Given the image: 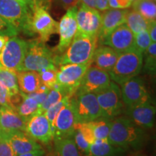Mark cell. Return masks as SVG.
I'll return each instance as SVG.
<instances>
[{"label":"cell","instance_id":"6da1fadb","mask_svg":"<svg viewBox=\"0 0 156 156\" xmlns=\"http://www.w3.org/2000/svg\"><path fill=\"white\" fill-rule=\"evenodd\" d=\"M145 137L144 129L126 116H117L112 120L108 141L115 147L125 151L141 147Z\"/></svg>","mask_w":156,"mask_h":156},{"label":"cell","instance_id":"7a4b0ae2","mask_svg":"<svg viewBox=\"0 0 156 156\" xmlns=\"http://www.w3.org/2000/svg\"><path fill=\"white\" fill-rule=\"evenodd\" d=\"M98 38L76 33L75 38L62 56H56V64H90L96 49Z\"/></svg>","mask_w":156,"mask_h":156},{"label":"cell","instance_id":"3957f363","mask_svg":"<svg viewBox=\"0 0 156 156\" xmlns=\"http://www.w3.org/2000/svg\"><path fill=\"white\" fill-rule=\"evenodd\" d=\"M56 56L42 41H30L28 42L27 51L20 71H35L38 73L46 68L57 69Z\"/></svg>","mask_w":156,"mask_h":156},{"label":"cell","instance_id":"277c9868","mask_svg":"<svg viewBox=\"0 0 156 156\" xmlns=\"http://www.w3.org/2000/svg\"><path fill=\"white\" fill-rule=\"evenodd\" d=\"M142 66L143 54L133 50L120 54L108 74L113 82L121 85L139 75Z\"/></svg>","mask_w":156,"mask_h":156},{"label":"cell","instance_id":"5b68a950","mask_svg":"<svg viewBox=\"0 0 156 156\" xmlns=\"http://www.w3.org/2000/svg\"><path fill=\"white\" fill-rule=\"evenodd\" d=\"M0 17L19 31L30 33L31 12L25 3L19 0H0Z\"/></svg>","mask_w":156,"mask_h":156},{"label":"cell","instance_id":"8992f818","mask_svg":"<svg viewBox=\"0 0 156 156\" xmlns=\"http://www.w3.org/2000/svg\"><path fill=\"white\" fill-rule=\"evenodd\" d=\"M95 95L102 118L113 120L124 112V105L122 99L121 89L114 82H111L108 87Z\"/></svg>","mask_w":156,"mask_h":156},{"label":"cell","instance_id":"52a82bcc","mask_svg":"<svg viewBox=\"0 0 156 156\" xmlns=\"http://www.w3.org/2000/svg\"><path fill=\"white\" fill-rule=\"evenodd\" d=\"M90 64H68L62 65L56 73L58 88L64 95L73 96L79 87L85 72Z\"/></svg>","mask_w":156,"mask_h":156},{"label":"cell","instance_id":"ba28073f","mask_svg":"<svg viewBox=\"0 0 156 156\" xmlns=\"http://www.w3.org/2000/svg\"><path fill=\"white\" fill-rule=\"evenodd\" d=\"M28 48V42L17 36L9 38L0 52V67L19 72Z\"/></svg>","mask_w":156,"mask_h":156},{"label":"cell","instance_id":"9c48e42d","mask_svg":"<svg viewBox=\"0 0 156 156\" xmlns=\"http://www.w3.org/2000/svg\"><path fill=\"white\" fill-rule=\"evenodd\" d=\"M76 124L77 121L73 96L56 116L53 126V140L73 137Z\"/></svg>","mask_w":156,"mask_h":156},{"label":"cell","instance_id":"30bf717a","mask_svg":"<svg viewBox=\"0 0 156 156\" xmlns=\"http://www.w3.org/2000/svg\"><path fill=\"white\" fill-rule=\"evenodd\" d=\"M73 99L77 124L93 122L101 117V108L95 93L73 95Z\"/></svg>","mask_w":156,"mask_h":156},{"label":"cell","instance_id":"8fae6325","mask_svg":"<svg viewBox=\"0 0 156 156\" xmlns=\"http://www.w3.org/2000/svg\"><path fill=\"white\" fill-rule=\"evenodd\" d=\"M77 34L98 38L101 24V15L96 9L81 3L76 15Z\"/></svg>","mask_w":156,"mask_h":156},{"label":"cell","instance_id":"7c38bea8","mask_svg":"<svg viewBox=\"0 0 156 156\" xmlns=\"http://www.w3.org/2000/svg\"><path fill=\"white\" fill-rule=\"evenodd\" d=\"M58 25L47 9L38 7L31 12L30 31L39 34L43 42L47 41L51 35L57 33Z\"/></svg>","mask_w":156,"mask_h":156},{"label":"cell","instance_id":"4fadbf2b","mask_svg":"<svg viewBox=\"0 0 156 156\" xmlns=\"http://www.w3.org/2000/svg\"><path fill=\"white\" fill-rule=\"evenodd\" d=\"M111 82L112 81L108 72L90 65L85 72L74 95L87 93L95 94L108 87Z\"/></svg>","mask_w":156,"mask_h":156},{"label":"cell","instance_id":"5bb4252c","mask_svg":"<svg viewBox=\"0 0 156 156\" xmlns=\"http://www.w3.org/2000/svg\"><path fill=\"white\" fill-rule=\"evenodd\" d=\"M122 99L126 107L151 101L142 77L136 76L121 85Z\"/></svg>","mask_w":156,"mask_h":156},{"label":"cell","instance_id":"9a60e30c","mask_svg":"<svg viewBox=\"0 0 156 156\" xmlns=\"http://www.w3.org/2000/svg\"><path fill=\"white\" fill-rule=\"evenodd\" d=\"M77 9V7L68 9L67 12L64 15L58 23L57 33L59 36V41L56 46V52L59 54H63L77 33V25L76 15Z\"/></svg>","mask_w":156,"mask_h":156},{"label":"cell","instance_id":"2e32d148","mask_svg":"<svg viewBox=\"0 0 156 156\" xmlns=\"http://www.w3.org/2000/svg\"><path fill=\"white\" fill-rule=\"evenodd\" d=\"M99 43L122 54L134 50V35L125 24H123Z\"/></svg>","mask_w":156,"mask_h":156},{"label":"cell","instance_id":"e0dca14e","mask_svg":"<svg viewBox=\"0 0 156 156\" xmlns=\"http://www.w3.org/2000/svg\"><path fill=\"white\" fill-rule=\"evenodd\" d=\"M125 116L142 129H152L155 116V106L148 101L133 106L126 107Z\"/></svg>","mask_w":156,"mask_h":156},{"label":"cell","instance_id":"ac0fdd59","mask_svg":"<svg viewBox=\"0 0 156 156\" xmlns=\"http://www.w3.org/2000/svg\"><path fill=\"white\" fill-rule=\"evenodd\" d=\"M25 132L33 139L47 145L53 140V132L44 114H37L27 122Z\"/></svg>","mask_w":156,"mask_h":156},{"label":"cell","instance_id":"d6986e66","mask_svg":"<svg viewBox=\"0 0 156 156\" xmlns=\"http://www.w3.org/2000/svg\"><path fill=\"white\" fill-rule=\"evenodd\" d=\"M0 131L2 132L8 140L16 156L43 148L38 142L33 139L25 132L19 130L8 132H5L2 130Z\"/></svg>","mask_w":156,"mask_h":156},{"label":"cell","instance_id":"ffe728a7","mask_svg":"<svg viewBox=\"0 0 156 156\" xmlns=\"http://www.w3.org/2000/svg\"><path fill=\"white\" fill-rule=\"evenodd\" d=\"M128 9H112L104 11L101 15V24L98 40L101 41L113 30L125 23Z\"/></svg>","mask_w":156,"mask_h":156},{"label":"cell","instance_id":"44dd1931","mask_svg":"<svg viewBox=\"0 0 156 156\" xmlns=\"http://www.w3.org/2000/svg\"><path fill=\"white\" fill-rule=\"evenodd\" d=\"M26 121L18 114L16 109L11 106L0 107V130L5 132H25Z\"/></svg>","mask_w":156,"mask_h":156},{"label":"cell","instance_id":"7402d4cb","mask_svg":"<svg viewBox=\"0 0 156 156\" xmlns=\"http://www.w3.org/2000/svg\"><path fill=\"white\" fill-rule=\"evenodd\" d=\"M119 56V53L109 46L101 45L95 51L91 64L109 73L114 67Z\"/></svg>","mask_w":156,"mask_h":156},{"label":"cell","instance_id":"603a6c76","mask_svg":"<svg viewBox=\"0 0 156 156\" xmlns=\"http://www.w3.org/2000/svg\"><path fill=\"white\" fill-rule=\"evenodd\" d=\"M17 84L20 92L25 94L36 92L40 87V76L38 72L20 71L17 72Z\"/></svg>","mask_w":156,"mask_h":156},{"label":"cell","instance_id":"cb8c5ba5","mask_svg":"<svg viewBox=\"0 0 156 156\" xmlns=\"http://www.w3.org/2000/svg\"><path fill=\"white\" fill-rule=\"evenodd\" d=\"M20 94L22 96V100L15 109L27 122L31 117L40 113V106L35 99L29 96L28 94L22 92H20Z\"/></svg>","mask_w":156,"mask_h":156},{"label":"cell","instance_id":"d4e9b609","mask_svg":"<svg viewBox=\"0 0 156 156\" xmlns=\"http://www.w3.org/2000/svg\"><path fill=\"white\" fill-rule=\"evenodd\" d=\"M124 151L108 142V140H95L90 146L86 156H115Z\"/></svg>","mask_w":156,"mask_h":156},{"label":"cell","instance_id":"484cf974","mask_svg":"<svg viewBox=\"0 0 156 156\" xmlns=\"http://www.w3.org/2000/svg\"><path fill=\"white\" fill-rule=\"evenodd\" d=\"M56 156H80L73 137L53 140Z\"/></svg>","mask_w":156,"mask_h":156},{"label":"cell","instance_id":"4316f807","mask_svg":"<svg viewBox=\"0 0 156 156\" xmlns=\"http://www.w3.org/2000/svg\"><path fill=\"white\" fill-rule=\"evenodd\" d=\"M149 22L150 21L145 20L137 12L129 10L126 16L125 25L134 35H136L142 31L147 30Z\"/></svg>","mask_w":156,"mask_h":156},{"label":"cell","instance_id":"83f0119b","mask_svg":"<svg viewBox=\"0 0 156 156\" xmlns=\"http://www.w3.org/2000/svg\"><path fill=\"white\" fill-rule=\"evenodd\" d=\"M132 7L134 11L137 12L147 21L155 20V2L151 0H134Z\"/></svg>","mask_w":156,"mask_h":156},{"label":"cell","instance_id":"f1b7e54d","mask_svg":"<svg viewBox=\"0 0 156 156\" xmlns=\"http://www.w3.org/2000/svg\"><path fill=\"white\" fill-rule=\"evenodd\" d=\"M0 83L9 90L12 96L20 94L16 72L0 67Z\"/></svg>","mask_w":156,"mask_h":156},{"label":"cell","instance_id":"f546056e","mask_svg":"<svg viewBox=\"0 0 156 156\" xmlns=\"http://www.w3.org/2000/svg\"><path fill=\"white\" fill-rule=\"evenodd\" d=\"M112 120L101 118L91 122L95 140H108Z\"/></svg>","mask_w":156,"mask_h":156},{"label":"cell","instance_id":"4dcf8cb0","mask_svg":"<svg viewBox=\"0 0 156 156\" xmlns=\"http://www.w3.org/2000/svg\"><path fill=\"white\" fill-rule=\"evenodd\" d=\"M144 71L151 75H155L156 70V44L152 42L145 51Z\"/></svg>","mask_w":156,"mask_h":156},{"label":"cell","instance_id":"1f68e13d","mask_svg":"<svg viewBox=\"0 0 156 156\" xmlns=\"http://www.w3.org/2000/svg\"><path fill=\"white\" fill-rule=\"evenodd\" d=\"M64 96L65 95L60 90L58 85L56 83L54 86L49 90L46 98L40 106V113L44 114L50 106L61 101Z\"/></svg>","mask_w":156,"mask_h":156},{"label":"cell","instance_id":"d6a6232c","mask_svg":"<svg viewBox=\"0 0 156 156\" xmlns=\"http://www.w3.org/2000/svg\"><path fill=\"white\" fill-rule=\"evenodd\" d=\"M73 96L65 95L61 101H58V103H55V104L52 105L51 106H50L49 108L44 113L45 116L46 117V119H47L48 121L50 123L51 126L52 132H53V126L56 116H57V115L58 113H59L60 111H61V109L63 108V106L67 103V101L69 100V98Z\"/></svg>","mask_w":156,"mask_h":156},{"label":"cell","instance_id":"836d02e7","mask_svg":"<svg viewBox=\"0 0 156 156\" xmlns=\"http://www.w3.org/2000/svg\"><path fill=\"white\" fill-rule=\"evenodd\" d=\"M152 43L147 30L142 31L134 35V50L144 54Z\"/></svg>","mask_w":156,"mask_h":156},{"label":"cell","instance_id":"e575fe53","mask_svg":"<svg viewBox=\"0 0 156 156\" xmlns=\"http://www.w3.org/2000/svg\"><path fill=\"white\" fill-rule=\"evenodd\" d=\"M57 72V69H53V68H46V69H41L40 72H38L41 83L49 89L52 88L56 83Z\"/></svg>","mask_w":156,"mask_h":156},{"label":"cell","instance_id":"d590c367","mask_svg":"<svg viewBox=\"0 0 156 156\" xmlns=\"http://www.w3.org/2000/svg\"><path fill=\"white\" fill-rule=\"evenodd\" d=\"M75 128L80 130L85 140L89 142L90 144H93L95 141L94 134H93L92 124L90 122L86 123H77L76 124Z\"/></svg>","mask_w":156,"mask_h":156},{"label":"cell","instance_id":"8d00e7d4","mask_svg":"<svg viewBox=\"0 0 156 156\" xmlns=\"http://www.w3.org/2000/svg\"><path fill=\"white\" fill-rule=\"evenodd\" d=\"M73 139L74 141L75 142V145L77 146V147L79 148L80 151H81L85 155H86L87 153H88L90 144L85 140V138L84 137L81 132H80V130L76 128L75 133H74Z\"/></svg>","mask_w":156,"mask_h":156},{"label":"cell","instance_id":"74e56055","mask_svg":"<svg viewBox=\"0 0 156 156\" xmlns=\"http://www.w3.org/2000/svg\"><path fill=\"white\" fill-rule=\"evenodd\" d=\"M20 31L14 25L6 21L0 17V35L10 37L16 36Z\"/></svg>","mask_w":156,"mask_h":156},{"label":"cell","instance_id":"f35d334b","mask_svg":"<svg viewBox=\"0 0 156 156\" xmlns=\"http://www.w3.org/2000/svg\"><path fill=\"white\" fill-rule=\"evenodd\" d=\"M0 156H16L10 144L0 131Z\"/></svg>","mask_w":156,"mask_h":156},{"label":"cell","instance_id":"ab89813d","mask_svg":"<svg viewBox=\"0 0 156 156\" xmlns=\"http://www.w3.org/2000/svg\"><path fill=\"white\" fill-rule=\"evenodd\" d=\"M0 106H11L13 108L10 93L9 90L1 83H0Z\"/></svg>","mask_w":156,"mask_h":156},{"label":"cell","instance_id":"60d3db41","mask_svg":"<svg viewBox=\"0 0 156 156\" xmlns=\"http://www.w3.org/2000/svg\"><path fill=\"white\" fill-rule=\"evenodd\" d=\"M24 1L30 10L32 12L38 7L46 9H49L52 0H24Z\"/></svg>","mask_w":156,"mask_h":156},{"label":"cell","instance_id":"b9f144b4","mask_svg":"<svg viewBox=\"0 0 156 156\" xmlns=\"http://www.w3.org/2000/svg\"><path fill=\"white\" fill-rule=\"evenodd\" d=\"M132 5L130 0H108L109 8L126 9Z\"/></svg>","mask_w":156,"mask_h":156},{"label":"cell","instance_id":"7bdbcfd3","mask_svg":"<svg viewBox=\"0 0 156 156\" xmlns=\"http://www.w3.org/2000/svg\"><path fill=\"white\" fill-rule=\"evenodd\" d=\"M61 6L64 9H67L80 5L81 0H58Z\"/></svg>","mask_w":156,"mask_h":156},{"label":"cell","instance_id":"ee69618b","mask_svg":"<svg viewBox=\"0 0 156 156\" xmlns=\"http://www.w3.org/2000/svg\"><path fill=\"white\" fill-rule=\"evenodd\" d=\"M147 31L152 42H156V22L155 20L150 21Z\"/></svg>","mask_w":156,"mask_h":156},{"label":"cell","instance_id":"f6af8a7d","mask_svg":"<svg viewBox=\"0 0 156 156\" xmlns=\"http://www.w3.org/2000/svg\"><path fill=\"white\" fill-rule=\"evenodd\" d=\"M95 3L96 9L98 11L104 12L110 9L108 6V0H95Z\"/></svg>","mask_w":156,"mask_h":156},{"label":"cell","instance_id":"bcb514c9","mask_svg":"<svg viewBox=\"0 0 156 156\" xmlns=\"http://www.w3.org/2000/svg\"><path fill=\"white\" fill-rule=\"evenodd\" d=\"M45 155H46V151L43 148H41V149L36 150V151H34L20 154V155H18L17 156H45Z\"/></svg>","mask_w":156,"mask_h":156},{"label":"cell","instance_id":"7dc6e473","mask_svg":"<svg viewBox=\"0 0 156 156\" xmlns=\"http://www.w3.org/2000/svg\"><path fill=\"white\" fill-rule=\"evenodd\" d=\"M81 3L84 4V5L87 6V7H90V8L96 9L95 0H81Z\"/></svg>","mask_w":156,"mask_h":156},{"label":"cell","instance_id":"c3c4849f","mask_svg":"<svg viewBox=\"0 0 156 156\" xmlns=\"http://www.w3.org/2000/svg\"><path fill=\"white\" fill-rule=\"evenodd\" d=\"M9 37L6 36H1L0 35V52L2 51V49L5 47L6 43L9 40Z\"/></svg>","mask_w":156,"mask_h":156},{"label":"cell","instance_id":"681fc988","mask_svg":"<svg viewBox=\"0 0 156 156\" xmlns=\"http://www.w3.org/2000/svg\"><path fill=\"white\" fill-rule=\"evenodd\" d=\"M19 1L22 2H23V3H25V1H24V0H19Z\"/></svg>","mask_w":156,"mask_h":156},{"label":"cell","instance_id":"f907efd6","mask_svg":"<svg viewBox=\"0 0 156 156\" xmlns=\"http://www.w3.org/2000/svg\"><path fill=\"white\" fill-rule=\"evenodd\" d=\"M49 156H56V155H55V154H54V155H50Z\"/></svg>","mask_w":156,"mask_h":156},{"label":"cell","instance_id":"816d5d0a","mask_svg":"<svg viewBox=\"0 0 156 156\" xmlns=\"http://www.w3.org/2000/svg\"><path fill=\"white\" fill-rule=\"evenodd\" d=\"M130 1H131V2H134V0H130Z\"/></svg>","mask_w":156,"mask_h":156},{"label":"cell","instance_id":"f5cc1de1","mask_svg":"<svg viewBox=\"0 0 156 156\" xmlns=\"http://www.w3.org/2000/svg\"><path fill=\"white\" fill-rule=\"evenodd\" d=\"M151 1H154V2H155V0H151Z\"/></svg>","mask_w":156,"mask_h":156}]
</instances>
